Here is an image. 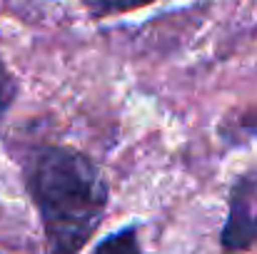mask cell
Instances as JSON below:
<instances>
[{
    "label": "cell",
    "instance_id": "obj_4",
    "mask_svg": "<svg viewBox=\"0 0 257 254\" xmlns=\"http://www.w3.org/2000/svg\"><path fill=\"white\" fill-rule=\"evenodd\" d=\"M13 95H15V83H13L10 73L5 70V65L0 63V112L10 105Z\"/></svg>",
    "mask_w": 257,
    "mask_h": 254
},
{
    "label": "cell",
    "instance_id": "obj_3",
    "mask_svg": "<svg viewBox=\"0 0 257 254\" xmlns=\"http://www.w3.org/2000/svg\"><path fill=\"white\" fill-rule=\"evenodd\" d=\"M95 254H140L135 232L125 229V232H117V234L107 237L105 242H100V247L95 249Z\"/></svg>",
    "mask_w": 257,
    "mask_h": 254
},
{
    "label": "cell",
    "instance_id": "obj_2",
    "mask_svg": "<svg viewBox=\"0 0 257 254\" xmlns=\"http://www.w3.org/2000/svg\"><path fill=\"white\" fill-rule=\"evenodd\" d=\"M222 244L227 249H247L257 244V177H242L232 187Z\"/></svg>",
    "mask_w": 257,
    "mask_h": 254
},
{
    "label": "cell",
    "instance_id": "obj_5",
    "mask_svg": "<svg viewBox=\"0 0 257 254\" xmlns=\"http://www.w3.org/2000/svg\"><path fill=\"white\" fill-rule=\"evenodd\" d=\"M97 10H125V8H133V5H140V3H148V0H90Z\"/></svg>",
    "mask_w": 257,
    "mask_h": 254
},
{
    "label": "cell",
    "instance_id": "obj_1",
    "mask_svg": "<svg viewBox=\"0 0 257 254\" xmlns=\"http://www.w3.org/2000/svg\"><path fill=\"white\" fill-rule=\"evenodd\" d=\"M30 189L43 214L45 254H78L97 227L107 199L95 165L65 147L45 150L35 162Z\"/></svg>",
    "mask_w": 257,
    "mask_h": 254
}]
</instances>
